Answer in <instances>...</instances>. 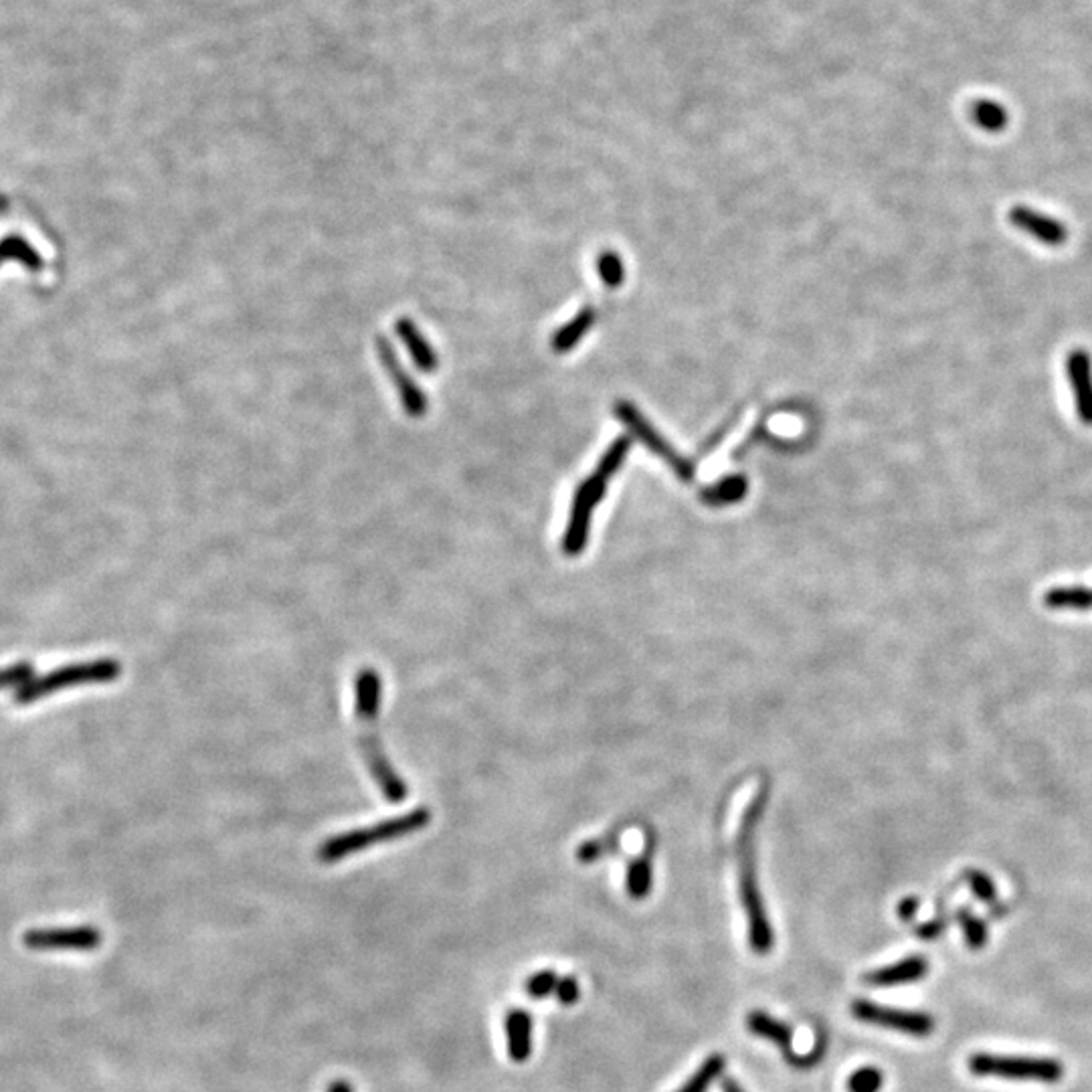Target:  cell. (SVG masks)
<instances>
[{"label":"cell","mask_w":1092,"mask_h":1092,"mask_svg":"<svg viewBox=\"0 0 1092 1092\" xmlns=\"http://www.w3.org/2000/svg\"><path fill=\"white\" fill-rule=\"evenodd\" d=\"M383 702V678L374 668H360L355 678V714L360 735L362 757L368 771L389 803H403L409 795L407 783L385 755L379 736V714Z\"/></svg>","instance_id":"1"},{"label":"cell","mask_w":1092,"mask_h":1092,"mask_svg":"<svg viewBox=\"0 0 1092 1092\" xmlns=\"http://www.w3.org/2000/svg\"><path fill=\"white\" fill-rule=\"evenodd\" d=\"M763 797L753 799V803L748 805L746 814L742 818L740 824V833H738V841H736V848H738V880H740V898H742V907L746 913V921H748V943H751V949L757 955H767L773 949L775 937H773V928L769 923V917L765 913V904L759 892V884H757V872H755V830L761 818V811H763Z\"/></svg>","instance_id":"2"},{"label":"cell","mask_w":1092,"mask_h":1092,"mask_svg":"<svg viewBox=\"0 0 1092 1092\" xmlns=\"http://www.w3.org/2000/svg\"><path fill=\"white\" fill-rule=\"evenodd\" d=\"M429 824H431V809L415 807V809L407 811V814H403V816L389 818V820L379 822V824H372V826H366V828H356V830H351V831H342L338 835L328 837L326 841H322V846L318 848V860L322 864H334V862H340V860H345L349 856L360 854L370 846L387 844V841L407 837L415 831H421Z\"/></svg>","instance_id":"3"},{"label":"cell","mask_w":1092,"mask_h":1092,"mask_svg":"<svg viewBox=\"0 0 1092 1092\" xmlns=\"http://www.w3.org/2000/svg\"><path fill=\"white\" fill-rule=\"evenodd\" d=\"M630 446H632L630 437H619V440L609 448V451L603 455L601 463L597 465L595 474L587 478L579 486V490L575 494V500H573L567 533H565V539H563V548H565L567 554H577L587 545L589 522H591L593 510H595V506L603 500L607 484H609L611 476L619 470V465L623 463V459H626V455L630 451Z\"/></svg>","instance_id":"4"},{"label":"cell","mask_w":1092,"mask_h":1092,"mask_svg":"<svg viewBox=\"0 0 1092 1092\" xmlns=\"http://www.w3.org/2000/svg\"><path fill=\"white\" fill-rule=\"evenodd\" d=\"M121 666L114 658H100L91 662L70 664L64 668L51 670L41 678H33L15 692V702L19 706H28L41 698H47L55 692L73 688V686L83 684H108L119 678Z\"/></svg>","instance_id":"5"},{"label":"cell","mask_w":1092,"mask_h":1092,"mask_svg":"<svg viewBox=\"0 0 1092 1092\" xmlns=\"http://www.w3.org/2000/svg\"><path fill=\"white\" fill-rule=\"evenodd\" d=\"M970 1070L975 1076H993L1006 1080H1029L1042 1084H1056L1065 1076V1067L1054 1058L1032 1056H1002V1054H973L970 1058Z\"/></svg>","instance_id":"6"},{"label":"cell","mask_w":1092,"mask_h":1092,"mask_svg":"<svg viewBox=\"0 0 1092 1092\" xmlns=\"http://www.w3.org/2000/svg\"><path fill=\"white\" fill-rule=\"evenodd\" d=\"M374 355H377L381 368L385 370L391 387L395 389L404 415L411 419H423L429 411V399L411 377L409 370L404 368L395 347L385 336H374Z\"/></svg>","instance_id":"7"},{"label":"cell","mask_w":1092,"mask_h":1092,"mask_svg":"<svg viewBox=\"0 0 1092 1092\" xmlns=\"http://www.w3.org/2000/svg\"><path fill=\"white\" fill-rule=\"evenodd\" d=\"M852 1016L864 1023L894 1029V1032L915 1038H928L934 1032V1018L925 1012L896 1010L866 1000H856L852 1004Z\"/></svg>","instance_id":"8"},{"label":"cell","mask_w":1092,"mask_h":1092,"mask_svg":"<svg viewBox=\"0 0 1092 1092\" xmlns=\"http://www.w3.org/2000/svg\"><path fill=\"white\" fill-rule=\"evenodd\" d=\"M102 941V930L89 925L30 928L23 937L24 947L30 951H96Z\"/></svg>","instance_id":"9"},{"label":"cell","mask_w":1092,"mask_h":1092,"mask_svg":"<svg viewBox=\"0 0 1092 1092\" xmlns=\"http://www.w3.org/2000/svg\"><path fill=\"white\" fill-rule=\"evenodd\" d=\"M615 413H617V417H619L623 423H626L630 429H634V433L640 437V440H641L655 455H660V457L672 467V470L678 474V478H680L682 482H692V478H694V465H692L690 461H686L684 457H680V455L674 451V448L666 444L664 437L645 421V417L634 407L632 403H623V401L617 403V404H615Z\"/></svg>","instance_id":"10"},{"label":"cell","mask_w":1092,"mask_h":1092,"mask_svg":"<svg viewBox=\"0 0 1092 1092\" xmlns=\"http://www.w3.org/2000/svg\"><path fill=\"white\" fill-rule=\"evenodd\" d=\"M1010 223L1048 247H1060L1068 239V229L1063 221L1023 205L1010 211Z\"/></svg>","instance_id":"11"},{"label":"cell","mask_w":1092,"mask_h":1092,"mask_svg":"<svg viewBox=\"0 0 1092 1092\" xmlns=\"http://www.w3.org/2000/svg\"><path fill=\"white\" fill-rule=\"evenodd\" d=\"M395 334L401 340L403 349L407 351L409 358L413 360L415 368L425 372V374H433L440 368V355H437L433 342L425 336V332L419 328V324L409 318V316H401L395 320Z\"/></svg>","instance_id":"12"},{"label":"cell","mask_w":1092,"mask_h":1092,"mask_svg":"<svg viewBox=\"0 0 1092 1092\" xmlns=\"http://www.w3.org/2000/svg\"><path fill=\"white\" fill-rule=\"evenodd\" d=\"M1067 374L1074 395L1076 415L1084 425H1092V358L1086 351L1074 349L1067 358Z\"/></svg>","instance_id":"13"},{"label":"cell","mask_w":1092,"mask_h":1092,"mask_svg":"<svg viewBox=\"0 0 1092 1092\" xmlns=\"http://www.w3.org/2000/svg\"><path fill=\"white\" fill-rule=\"evenodd\" d=\"M928 973V963L925 957H907L898 963H892L882 970L870 972L864 975V981L874 987H894V985H907L921 981Z\"/></svg>","instance_id":"14"},{"label":"cell","mask_w":1092,"mask_h":1092,"mask_svg":"<svg viewBox=\"0 0 1092 1092\" xmlns=\"http://www.w3.org/2000/svg\"><path fill=\"white\" fill-rule=\"evenodd\" d=\"M504 1029L510 1058L516 1065L526 1063L530 1054H533V1018H530L528 1012L516 1008L506 1014Z\"/></svg>","instance_id":"15"},{"label":"cell","mask_w":1092,"mask_h":1092,"mask_svg":"<svg viewBox=\"0 0 1092 1092\" xmlns=\"http://www.w3.org/2000/svg\"><path fill=\"white\" fill-rule=\"evenodd\" d=\"M746 1027L751 1034L773 1042L777 1048H782V1052L787 1056L789 1063L795 1058V1054H793V1029L787 1023L775 1020L773 1016H769L761 1010H755V1012L746 1016Z\"/></svg>","instance_id":"16"},{"label":"cell","mask_w":1092,"mask_h":1092,"mask_svg":"<svg viewBox=\"0 0 1092 1092\" xmlns=\"http://www.w3.org/2000/svg\"><path fill=\"white\" fill-rule=\"evenodd\" d=\"M0 256H3V260H13L23 263L30 271H41L45 265L37 249L17 233L0 239Z\"/></svg>","instance_id":"17"},{"label":"cell","mask_w":1092,"mask_h":1092,"mask_svg":"<svg viewBox=\"0 0 1092 1092\" xmlns=\"http://www.w3.org/2000/svg\"><path fill=\"white\" fill-rule=\"evenodd\" d=\"M595 324V311L593 309H583L579 314L567 322L563 328L556 330V334L552 336V349L556 353H569L577 342L589 332V328Z\"/></svg>","instance_id":"18"},{"label":"cell","mask_w":1092,"mask_h":1092,"mask_svg":"<svg viewBox=\"0 0 1092 1092\" xmlns=\"http://www.w3.org/2000/svg\"><path fill=\"white\" fill-rule=\"evenodd\" d=\"M746 488H748V484H746L744 476H729L721 482H716L708 490H704L702 492V502H706L708 506L735 504V502L742 500L744 494H746Z\"/></svg>","instance_id":"19"},{"label":"cell","mask_w":1092,"mask_h":1092,"mask_svg":"<svg viewBox=\"0 0 1092 1092\" xmlns=\"http://www.w3.org/2000/svg\"><path fill=\"white\" fill-rule=\"evenodd\" d=\"M972 118L985 132H1002L1008 126V112L1002 104L979 100L972 106Z\"/></svg>","instance_id":"20"},{"label":"cell","mask_w":1092,"mask_h":1092,"mask_svg":"<svg viewBox=\"0 0 1092 1092\" xmlns=\"http://www.w3.org/2000/svg\"><path fill=\"white\" fill-rule=\"evenodd\" d=\"M725 1065L727 1063H725L723 1054H712L710 1058L704 1060V1065L692 1074V1078L686 1082L678 1092H708L712 1082L723 1076Z\"/></svg>","instance_id":"21"},{"label":"cell","mask_w":1092,"mask_h":1092,"mask_svg":"<svg viewBox=\"0 0 1092 1092\" xmlns=\"http://www.w3.org/2000/svg\"><path fill=\"white\" fill-rule=\"evenodd\" d=\"M649 888H651L649 858H640V860L632 862V866L628 870V892L636 900H641V898H645Z\"/></svg>","instance_id":"22"},{"label":"cell","mask_w":1092,"mask_h":1092,"mask_svg":"<svg viewBox=\"0 0 1092 1092\" xmlns=\"http://www.w3.org/2000/svg\"><path fill=\"white\" fill-rule=\"evenodd\" d=\"M882 1084H884V1074L874 1067L858 1068L848 1078V1090L850 1092H878L882 1088Z\"/></svg>","instance_id":"23"},{"label":"cell","mask_w":1092,"mask_h":1092,"mask_svg":"<svg viewBox=\"0 0 1092 1092\" xmlns=\"http://www.w3.org/2000/svg\"><path fill=\"white\" fill-rule=\"evenodd\" d=\"M33 672L35 668L28 662H19L7 668H0V690H9V688L19 690L21 686L33 680Z\"/></svg>","instance_id":"24"},{"label":"cell","mask_w":1092,"mask_h":1092,"mask_svg":"<svg viewBox=\"0 0 1092 1092\" xmlns=\"http://www.w3.org/2000/svg\"><path fill=\"white\" fill-rule=\"evenodd\" d=\"M556 983H558V975L550 970H545V972L530 975L528 981L524 983V989L530 997H533V1000H545V997L554 993Z\"/></svg>","instance_id":"25"},{"label":"cell","mask_w":1092,"mask_h":1092,"mask_svg":"<svg viewBox=\"0 0 1092 1092\" xmlns=\"http://www.w3.org/2000/svg\"><path fill=\"white\" fill-rule=\"evenodd\" d=\"M597 269H599V275L605 282V286H609V288L621 286L623 277H626V269H623V263L615 254H603L599 258Z\"/></svg>","instance_id":"26"},{"label":"cell","mask_w":1092,"mask_h":1092,"mask_svg":"<svg viewBox=\"0 0 1092 1092\" xmlns=\"http://www.w3.org/2000/svg\"><path fill=\"white\" fill-rule=\"evenodd\" d=\"M963 928H965V937L967 943H970L972 949H981L985 945L987 939V932H985V925L973 917H970V913H965L963 917Z\"/></svg>","instance_id":"27"},{"label":"cell","mask_w":1092,"mask_h":1092,"mask_svg":"<svg viewBox=\"0 0 1092 1092\" xmlns=\"http://www.w3.org/2000/svg\"><path fill=\"white\" fill-rule=\"evenodd\" d=\"M579 981L575 977H563L558 979L556 989H554V997L556 1000L563 1004V1006H573L579 1002Z\"/></svg>","instance_id":"28"},{"label":"cell","mask_w":1092,"mask_h":1092,"mask_svg":"<svg viewBox=\"0 0 1092 1092\" xmlns=\"http://www.w3.org/2000/svg\"><path fill=\"white\" fill-rule=\"evenodd\" d=\"M326 1092H355V1090H353V1084L347 1082V1080H334V1082L328 1084Z\"/></svg>","instance_id":"29"},{"label":"cell","mask_w":1092,"mask_h":1092,"mask_svg":"<svg viewBox=\"0 0 1092 1092\" xmlns=\"http://www.w3.org/2000/svg\"><path fill=\"white\" fill-rule=\"evenodd\" d=\"M898 911H900L902 919H907V921H909V919L913 917V913L917 911V902H915V900H904V902L900 904V909H898Z\"/></svg>","instance_id":"30"},{"label":"cell","mask_w":1092,"mask_h":1092,"mask_svg":"<svg viewBox=\"0 0 1092 1092\" xmlns=\"http://www.w3.org/2000/svg\"><path fill=\"white\" fill-rule=\"evenodd\" d=\"M723 1092H742V1088H740L735 1080L725 1078V1080H723Z\"/></svg>","instance_id":"31"},{"label":"cell","mask_w":1092,"mask_h":1092,"mask_svg":"<svg viewBox=\"0 0 1092 1092\" xmlns=\"http://www.w3.org/2000/svg\"><path fill=\"white\" fill-rule=\"evenodd\" d=\"M0 261H3V256H0Z\"/></svg>","instance_id":"32"}]
</instances>
